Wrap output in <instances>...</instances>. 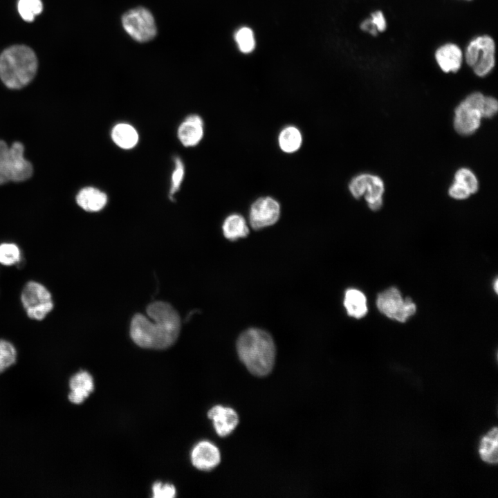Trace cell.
<instances>
[{
	"label": "cell",
	"instance_id": "32",
	"mask_svg": "<svg viewBox=\"0 0 498 498\" xmlns=\"http://www.w3.org/2000/svg\"><path fill=\"white\" fill-rule=\"evenodd\" d=\"M498 103L495 98L490 96H485L481 109L482 118H492L497 112Z\"/></svg>",
	"mask_w": 498,
	"mask_h": 498
},
{
	"label": "cell",
	"instance_id": "6",
	"mask_svg": "<svg viewBox=\"0 0 498 498\" xmlns=\"http://www.w3.org/2000/svg\"><path fill=\"white\" fill-rule=\"evenodd\" d=\"M122 25L127 33L138 42H147L157 34V28L151 12L144 7L127 11L122 17Z\"/></svg>",
	"mask_w": 498,
	"mask_h": 498
},
{
	"label": "cell",
	"instance_id": "5",
	"mask_svg": "<svg viewBox=\"0 0 498 498\" xmlns=\"http://www.w3.org/2000/svg\"><path fill=\"white\" fill-rule=\"evenodd\" d=\"M376 306L382 314L399 322H405L416 311V305L412 299H404L396 287L381 292L377 297Z\"/></svg>",
	"mask_w": 498,
	"mask_h": 498
},
{
	"label": "cell",
	"instance_id": "15",
	"mask_svg": "<svg viewBox=\"0 0 498 498\" xmlns=\"http://www.w3.org/2000/svg\"><path fill=\"white\" fill-rule=\"evenodd\" d=\"M435 57L441 70L445 73L458 71L463 61L461 50L454 44H446L439 48Z\"/></svg>",
	"mask_w": 498,
	"mask_h": 498
},
{
	"label": "cell",
	"instance_id": "24",
	"mask_svg": "<svg viewBox=\"0 0 498 498\" xmlns=\"http://www.w3.org/2000/svg\"><path fill=\"white\" fill-rule=\"evenodd\" d=\"M21 261V252L14 243H0V264L3 266L17 265Z\"/></svg>",
	"mask_w": 498,
	"mask_h": 498
},
{
	"label": "cell",
	"instance_id": "26",
	"mask_svg": "<svg viewBox=\"0 0 498 498\" xmlns=\"http://www.w3.org/2000/svg\"><path fill=\"white\" fill-rule=\"evenodd\" d=\"M234 39L242 53H249L255 48L254 34L252 30L248 27L239 28L234 34Z\"/></svg>",
	"mask_w": 498,
	"mask_h": 498
},
{
	"label": "cell",
	"instance_id": "20",
	"mask_svg": "<svg viewBox=\"0 0 498 498\" xmlns=\"http://www.w3.org/2000/svg\"><path fill=\"white\" fill-rule=\"evenodd\" d=\"M113 142L124 149L133 148L138 142V133L136 129L127 123H118L111 130Z\"/></svg>",
	"mask_w": 498,
	"mask_h": 498
},
{
	"label": "cell",
	"instance_id": "13",
	"mask_svg": "<svg viewBox=\"0 0 498 498\" xmlns=\"http://www.w3.org/2000/svg\"><path fill=\"white\" fill-rule=\"evenodd\" d=\"M204 127L202 118L192 114L181 123L177 135L181 144L187 147L198 145L203 137Z\"/></svg>",
	"mask_w": 498,
	"mask_h": 498
},
{
	"label": "cell",
	"instance_id": "31",
	"mask_svg": "<svg viewBox=\"0 0 498 498\" xmlns=\"http://www.w3.org/2000/svg\"><path fill=\"white\" fill-rule=\"evenodd\" d=\"M154 498H174L176 495V490L171 483L155 482L151 488Z\"/></svg>",
	"mask_w": 498,
	"mask_h": 498
},
{
	"label": "cell",
	"instance_id": "18",
	"mask_svg": "<svg viewBox=\"0 0 498 498\" xmlns=\"http://www.w3.org/2000/svg\"><path fill=\"white\" fill-rule=\"evenodd\" d=\"M478 452L481 459L488 464L498 461V430L492 427L480 439Z\"/></svg>",
	"mask_w": 498,
	"mask_h": 498
},
{
	"label": "cell",
	"instance_id": "19",
	"mask_svg": "<svg viewBox=\"0 0 498 498\" xmlns=\"http://www.w3.org/2000/svg\"><path fill=\"white\" fill-rule=\"evenodd\" d=\"M344 306L348 315L356 319L365 317L368 312L366 296L356 288H349L346 291Z\"/></svg>",
	"mask_w": 498,
	"mask_h": 498
},
{
	"label": "cell",
	"instance_id": "27",
	"mask_svg": "<svg viewBox=\"0 0 498 498\" xmlns=\"http://www.w3.org/2000/svg\"><path fill=\"white\" fill-rule=\"evenodd\" d=\"M387 25L382 12L376 11L371 14V19L364 21L360 25L361 29L368 31L376 36L378 31L382 32L386 29Z\"/></svg>",
	"mask_w": 498,
	"mask_h": 498
},
{
	"label": "cell",
	"instance_id": "11",
	"mask_svg": "<svg viewBox=\"0 0 498 498\" xmlns=\"http://www.w3.org/2000/svg\"><path fill=\"white\" fill-rule=\"evenodd\" d=\"M481 118L482 116L479 110L463 101L454 111V129L459 134L470 135L479 129Z\"/></svg>",
	"mask_w": 498,
	"mask_h": 498
},
{
	"label": "cell",
	"instance_id": "28",
	"mask_svg": "<svg viewBox=\"0 0 498 498\" xmlns=\"http://www.w3.org/2000/svg\"><path fill=\"white\" fill-rule=\"evenodd\" d=\"M454 181L464 185L471 194L477 192L479 182L474 174L468 168L459 169L454 175Z\"/></svg>",
	"mask_w": 498,
	"mask_h": 498
},
{
	"label": "cell",
	"instance_id": "25",
	"mask_svg": "<svg viewBox=\"0 0 498 498\" xmlns=\"http://www.w3.org/2000/svg\"><path fill=\"white\" fill-rule=\"evenodd\" d=\"M17 9L24 20L33 21L42 12L43 5L41 0H19Z\"/></svg>",
	"mask_w": 498,
	"mask_h": 498
},
{
	"label": "cell",
	"instance_id": "4",
	"mask_svg": "<svg viewBox=\"0 0 498 498\" xmlns=\"http://www.w3.org/2000/svg\"><path fill=\"white\" fill-rule=\"evenodd\" d=\"M495 44L493 39L488 35L479 36L472 40L467 46L465 58L474 73L483 77L493 68Z\"/></svg>",
	"mask_w": 498,
	"mask_h": 498
},
{
	"label": "cell",
	"instance_id": "3",
	"mask_svg": "<svg viewBox=\"0 0 498 498\" xmlns=\"http://www.w3.org/2000/svg\"><path fill=\"white\" fill-rule=\"evenodd\" d=\"M37 69L36 55L26 46H10L0 55V78L10 89L26 86L33 79Z\"/></svg>",
	"mask_w": 498,
	"mask_h": 498
},
{
	"label": "cell",
	"instance_id": "22",
	"mask_svg": "<svg viewBox=\"0 0 498 498\" xmlns=\"http://www.w3.org/2000/svg\"><path fill=\"white\" fill-rule=\"evenodd\" d=\"M222 228L225 237L231 241L245 237L249 233L245 219L239 214H232L226 217Z\"/></svg>",
	"mask_w": 498,
	"mask_h": 498
},
{
	"label": "cell",
	"instance_id": "9",
	"mask_svg": "<svg viewBox=\"0 0 498 498\" xmlns=\"http://www.w3.org/2000/svg\"><path fill=\"white\" fill-rule=\"evenodd\" d=\"M280 211V205L277 200L270 196L260 197L250 206V225L255 230L272 225L278 221Z\"/></svg>",
	"mask_w": 498,
	"mask_h": 498
},
{
	"label": "cell",
	"instance_id": "1",
	"mask_svg": "<svg viewBox=\"0 0 498 498\" xmlns=\"http://www.w3.org/2000/svg\"><path fill=\"white\" fill-rule=\"evenodd\" d=\"M147 316L136 314L130 324V336L138 346L165 349L177 340L181 320L177 311L168 303L156 301L149 304Z\"/></svg>",
	"mask_w": 498,
	"mask_h": 498
},
{
	"label": "cell",
	"instance_id": "16",
	"mask_svg": "<svg viewBox=\"0 0 498 498\" xmlns=\"http://www.w3.org/2000/svg\"><path fill=\"white\" fill-rule=\"evenodd\" d=\"M69 385L72 391L68 398L75 404L82 403L94 390L93 378L86 371H81L72 376Z\"/></svg>",
	"mask_w": 498,
	"mask_h": 498
},
{
	"label": "cell",
	"instance_id": "30",
	"mask_svg": "<svg viewBox=\"0 0 498 498\" xmlns=\"http://www.w3.org/2000/svg\"><path fill=\"white\" fill-rule=\"evenodd\" d=\"M16 356V349L12 344L5 340H0V359L5 368L15 362Z\"/></svg>",
	"mask_w": 498,
	"mask_h": 498
},
{
	"label": "cell",
	"instance_id": "23",
	"mask_svg": "<svg viewBox=\"0 0 498 498\" xmlns=\"http://www.w3.org/2000/svg\"><path fill=\"white\" fill-rule=\"evenodd\" d=\"M12 156L10 147L0 140V185L11 181Z\"/></svg>",
	"mask_w": 498,
	"mask_h": 498
},
{
	"label": "cell",
	"instance_id": "33",
	"mask_svg": "<svg viewBox=\"0 0 498 498\" xmlns=\"http://www.w3.org/2000/svg\"><path fill=\"white\" fill-rule=\"evenodd\" d=\"M448 194L452 198L458 200L465 199L471 194L469 190L464 185L455 181L450 187Z\"/></svg>",
	"mask_w": 498,
	"mask_h": 498
},
{
	"label": "cell",
	"instance_id": "10",
	"mask_svg": "<svg viewBox=\"0 0 498 498\" xmlns=\"http://www.w3.org/2000/svg\"><path fill=\"white\" fill-rule=\"evenodd\" d=\"M190 460L196 469L209 471L216 468L221 462V453L219 448L212 442L201 441L192 448Z\"/></svg>",
	"mask_w": 498,
	"mask_h": 498
},
{
	"label": "cell",
	"instance_id": "21",
	"mask_svg": "<svg viewBox=\"0 0 498 498\" xmlns=\"http://www.w3.org/2000/svg\"><path fill=\"white\" fill-rule=\"evenodd\" d=\"M302 143V136L298 128L288 125L282 129L278 136L281 150L287 154L298 151Z\"/></svg>",
	"mask_w": 498,
	"mask_h": 498
},
{
	"label": "cell",
	"instance_id": "7",
	"mask_svg": "<svg viewBox=\"0 0 498 498\" xmlns=\"http://www.w3.org/2000/svg\"><path fill=\"white\" fill-rule=\"evenodd\" d=\"M21 301L27 315L35 320H42L53 308L50 292L41 283L30 281L24 287Z\"/></svg>",
	"mask_w": 498,
	"mask_h": 498
},
{
	"label": "cell",
	"instance_id": "35",
	"mask_svg": "<svg viewBox=\"0 0 498 498\" xmlns=\"http://www.w3.org/2000/svg\"><path fill=\"white\" fill-rule=\"evenodd\" d=\"M4 369H5V367H4L2 361L0 359V373L2 372Z\"/></svg>",
	"mask_w": 498,
	"mask_h": 498
},
{
	"label": "cell",
	"instance_id": "17",
	"mask_svg": "<svg viewBox=\"0 0 498 498\" xmlns=\"http://www.w3.org/2000/svg\"><path fill=\"white\" fill-rule=\"evenodd\" d=\"M107 194L94 187H86L79 191L76 196L77 205L87 212H98L107 203Z\"/></svg>",
	"mask_w": 498,
	"mask_h": 498
},
{
	"label": "cell",
	"instance_id": "14",
	"mask_svg": "<svg viewBox=\"0 0 498 498\" xmlns=\"http://www.w3.org/2000/svg\"><path fill=\"white\" fill-rule=\"evenodd\" d=\"M12 156L11 181L21 182L27 180L33 174V166L24 157V147L19 142L10 147Z\"/></svg>",
	"mask_w": 498,
	"mask_h": 498
},
{
	"label": "cell",
	"instance_id": "8",
	"mask_svg": "<svg viewBox=\"0 0 498 498\" xmlns=\"http://www.w3.org/2000/svg\"><path fill=\"white\" fill-rule=\"evenodd\" d=\"M349 190L356 199L364 196L371 210L376 211L382 207L385 186L379 176L370 174H359L351 179Z\"/></svg>",
	"mask_w": 498,
	"mask_h": 498
},
{
	"label": "cell",
	"instance_id": "29",
	"mask_svg": "<svg viewBox=\"0 0 498 498\" xmlns=\"http://www.w3.org/2000/svg\"><path fill=\"white\" fill-rule=\"evenodd\" d=\"M174 169L172 174L171 186L169 189V197L172 200L174 199L173 196L180 189L185 174L184 165L181 158L176 157L174 160Z\"/></svg>",
	"mask_w": 498,
	"mask_h": 498
},
{
	"label": "cell",
	"instance_id": "34",
	"mask_svg": "<svg viewBox=\"0 0 498 498\" xmlns=\"http://www.w3.org/2000/svg\"><path fill=\"white\" fill-rule=\"evenodd\" d=\"M497 284H498L497 279H495V282H494V287H493V288L495 289V293H497V288H498Z\"/></svg>",
	"mask_w": 498,
	"mask_h": 498
},
{
	"label": "cell",
	"instance_id": "12",
	"mask_svg": "<svg viewBox=\"0 0 498 498\" xmlns=\"http://www.w3.org/2000/svg\"><path fill=\"white\" fill-rule=\"evenodd\" d=\"M208 417L212 421L216 434L221 437L231 434L239 423L238 414L232 408L219 405L209 409Z\"/></svg>",
	"mask_w": 498,
	"mask_h": 498
},
{
	"label": "cell",
	"instance_id": "2",
	"mask_svg": "<svg viewBox=\"0 0 498 498\" xmlns=\"http://www.w3.org/2000/svg\"><path fill=\"white\" fill-rule=\"evenodd\" d=\"M238 356L248 370L257 376H265L272 370L275 359V347L272 337L259 329H250L239 336Z\"/></svg>",
	"mask_w": 498,
	"mask_h": 498
}]
</instances>
